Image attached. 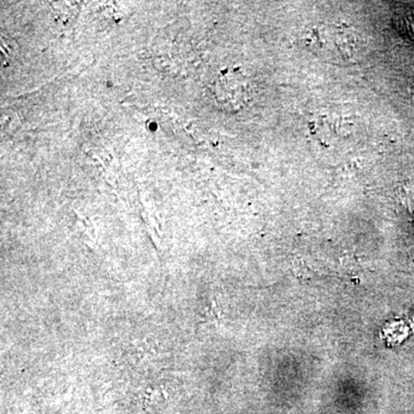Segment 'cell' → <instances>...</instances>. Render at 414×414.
<instances>
[{
    "label": "cell",
    "mask_w": 414,
    "mask_h": 414,
    "mask_svg": "<svg viewBox=\"0 0 414 414\" xmlns=\"http://www.w3.org/2000/svg\"><path fill=\"white\" fill-rule=\"evenodd\" d=\"M305 43L319 58L335 64L356 59L359 39L350 27L342 23H319L306 32Z\"/></svg>",
    "instance_id": "cell-1"
},
{
    "label": "cell",
    "mask_w": 414,
    "mask_h": 414,
    "mask_svg": "<svg viewBox=\"0 0 414 414\" xmlns=\"http://www.w3.org/2000/svg\"><path fill=\"white\" fill-rule=\"evenodd\" d=\"M211 92L215 103L226 112L235 113L247 106L252 98V85L244 71L240 68H225L219 71Z\"/></svg>",
    "instance_id": "cell-2"
},
{
    "label": "cell",
    "mask_w": 414,
    "mask_h": 414,
    "mask_svg": "<svg viewBox=\"0 0 414 414\" xmlns=\"http://www.w3.org/2000/svg\"><path fill=\"white\" fill-rule=\"evenodd\" d=\"M52 8L55 15L58 16L59 21L62 23L71 22L78 12V6L76 3H52Z\"/></svg>",
    "instance_id": "cell-3"
},
{
    "label": "cell",
    "mask_w": 414,
    "mask_h": 414,
    "mask_svg": "<svg viewBox=\"0 0 414 414\" xmlns=\"http://www.w3.org/2000/svg\"><path fill=\"white\" fill-rule=\"evenodd\" d=\"M401 198L405 205L414 209V182H410L401 189Z\"/></svg>",
    "instance_id": "cell-4"
}]
</instances>
